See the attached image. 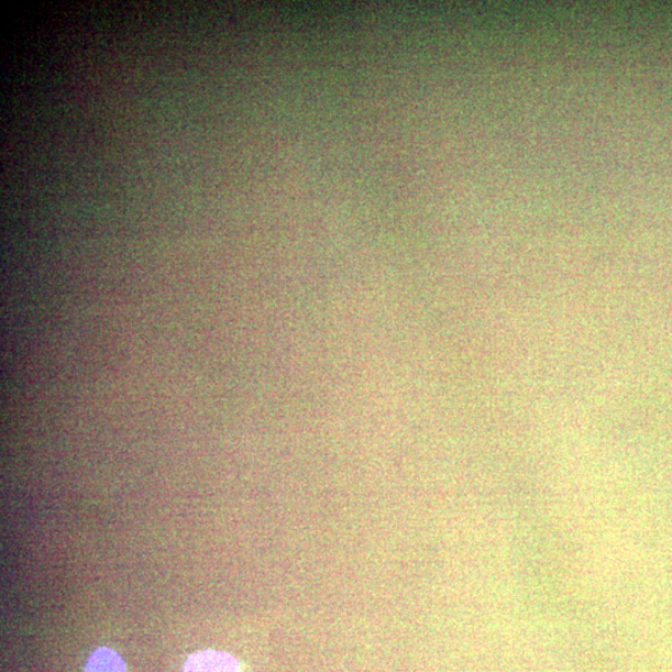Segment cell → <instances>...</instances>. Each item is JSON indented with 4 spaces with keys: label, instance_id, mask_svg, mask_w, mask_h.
Listing matches in <instances>:
<instances>
[{
    "label": "cell",
    "instance_id": "cell-1",
    "mask_svg": "<svg viewBox=\"0 0 672 672\" xmlns=\"http://www.w3.org/2000/svg\"><path fill=\"white\" fill-rule=\"evenodd\" d=\"M184 672H241V665L227 652L203 650L186 660Z\"/></svg>",
    "mask_w": 672,
    "mask_h": 672
},
{
    "label": "cell",
    "instance_id": "cell-2",
    "mask_svg": "<svg viewBox=\"0 0 672 672\" xmlns=\"http://www.w3.org/2000/svg\"><path fill=\"white\" fill-rule=\"evenodd\" d=\"M85 672H128L125 661L115 650L100 648L88 660Z\"/></svg>",
    "mask_w": 672,
    "mask_h": 672
}]
</instances>
